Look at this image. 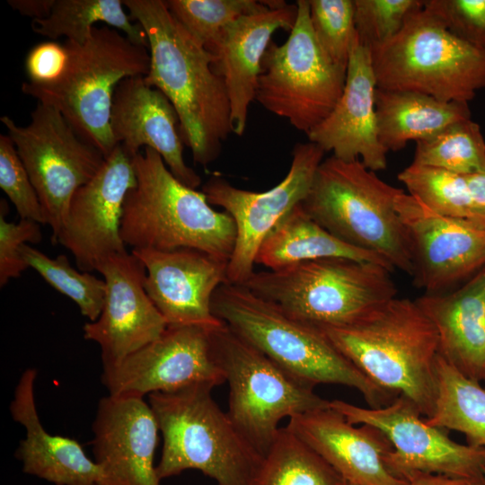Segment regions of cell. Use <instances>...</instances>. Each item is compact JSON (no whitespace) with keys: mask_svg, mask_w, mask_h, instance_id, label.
Returning <instances> with one entry per match:
<instances>
[{"mask_svg":"<svg viewBox=\"0 0 485 485\" xmlns=\"http://www.w3.org/2000/svg\"><path fill=\"white\" fill-rule=\"evenodd\" d=\"M403 191L381 180L360 160L331 155L320 163L301 205L336 238L411 276L410 240L395 208V199Z\"/></svg>","mask_w":485,"mask_h":485,"instance_id":"obj_6","label":"cell"},{"mask_svg":"<svg viewBox=\"0 0 485 485\" xmlns=\"http://www.w3.org/2000/svg\"><path fill=\"white\" fill-rule=\"evenodd\" d=\"M287 428L355 485H409L387 458L392 445L378 428L357 427L330 406L289 419Z\"/></svg>","mask_w":485,"mask_h":485,"instance_id":"obj_22","label":"cell"},{"mask_svg":"<svg viewBox=\"0 0 485 485\" xmlns=\"http://www.w3.org/2000/svg\"><path fill=\"white\" fill-rule=\"evenodd\" d=\"M311 26L321 48L347 68L357 37L354 0H308Z\"/></svg>","mask_w":485,"mask_h":485,"instance_id":"obj_36","label":"cell"},{"mask_svg":"<svg viewBox=\"0 0 485 485\" xmlns=\"http://www.w3.org/2000/svg\"><path fill=\"white\" fill-rule=\"evenodd\" d=\"M287 40L271 41L262 59L255 101L306 135L331 112L345 86L347 68L333 63L316 40L308 0L296 1Z\"/></svg>","mask_w":485,"mask_h":485,"instance_id":"obj_11","label":"cell"},{"mask_svg":"<svg viewBox=\"0 0 485 485\" xmlns=\"http://www.w3.org/2000/svg\"><path fill=\"white\" fill-rule=\"evenodd\" d=\"M415 301L437 331L438 354L467 377L485 382V269L454 290Z\"/></svg>","mask_w":485,"mask_h":485,"instance_id":"obj_26","label":"cell"},{"mask_svg":"<svg viewBox=\"0 0 485 485\" xmlns=\"http://www.w3.org/2000/svg\"><path fill=\"white\" fill-rule=\"evenodd\" d=\"M211 308L239 337L309 386L329 384L353 388L369 408L384 407L398 396L361 373L319 328L292 318L243 285L227 282L220 286Z\"/></svg>","mask_w":485,"mask_h":485,"instance_id":"obj_3","label":"cell"},{"mask_svg":"<svg viewBox=\"0 0 485 485\" xmlns=\"http://www.w3.org/2000/svg\"><path fill=\"white\" fill-rule=\"evenodd\" d=\"M7 201L0 200V287L10 279L20 278L29 266L23 260L21 250L28 243H39L42 240L40 224L28 219L18 223L8 222Z\"/></svg>","mask_w":485,"mask_h":485,"instance_id":"obj_40","label":"cell"},{"mask_svg":"<svg viewBox=\"0 0 485 485\" xmlns=\"http://www.w3.org/2000/svg\"><path fill=\"white\" fill-rule=\"evenodd\" d=\"M167 7L181 26L207 50L221 31L244 15L269 9L255 0H167Z\"/></svg>","mask_w":485,"mask_h":485,"instance_id":"obj_35","label":"cell"},{"mask_svg":"<svg viewBox=\"0 0 485 485\" xmlns=\"http://www.w3.org/2000/svg\"><path fill=\"white\" fill-rule=\"evenodd\" d=\"M212 330L167 326L154 341L119 364L103 368L101 382L109 394L138 397L198 384L218 386L225 377L214 357Z\"/></svg>","mask_w":485,"mask_h":485,"instance_id":"obj_15","label":"cell"},{"mask_svg":"<svg viewBox=\"0 0 485 485\" xmlns=\"http://www.w3.org/2000/svg\"><path fill=\"white\" fill-rule=\"evenodd\" d=\"M341 257L393 269L378 255L350 246L312 219L301 204L288 212L260 243L255 264L277 270L300 262Z\"/></svg>","mask_w":485,"mask_h":485,"instance_id":"obj_28","label":"cell"},{"mask_svg":"<svg viewBox=\"0 0 485 485\" xmlns=\"http://www.w3.org/2000/svg\"><path fill=\"white\" fill-rule=\"evenodd\" d=\"M412 163L467 176L485 173V139L472 119L458 121L416 142Z\"/></svg>","mask_w":485,"mask_h":485,"instance_id":"obj_33","label":"cell"},{"mask_svg":"<svg viewBox=\"0 0 485 485\" xmlns=\"http://www.w3.org/2000/svg\"><path fill=\"white\" fill-rule=\"evenodd\" d=\"M398 180L410 195L435 213L484 229L465 176L411 163L398 174Z\"/></svg>","mask_w":485,"mask_h":485,"instance_id":"obj_32","label":"cell"},{"mask_svg":"<svg viewBox=\"0 0 485 485\" xmlns=\"http://www.w3.org/2000/svg\"><path fill=\"white\" fill-rule=\"evenodd\" d=\"M484 483H485V472H484Z\"/></svg>","mask_w":485,"mask_h":485,"instance_id":"obj_46","label":"cell"},{"mask_svg":"<svg viewBox=\"0 0 485 485\" xmlns=\"http://www.w3.org/2000/svg\"><path fill=\"white\" fill-rule=\"evenodd\" d=\"M159 431L144 397L108 394L100 400L92 445L106 485H161L154 463Z\"/></svg>","mask_w":485,"mask_h":485,"instance_id":"obj_20","label":"cell"},{"mask_svg":"<svg viewBox=\"0 0 485 485\" xmlns=\"http://www.w3.org/2000/svg\"><path fill=\"white\" fill-rule=\"evenodd\" d=\"M375 110L381 145L403 149L409 141L428 138L450 125L471 119L467 102L442 101L429 95L376 88Z\"/></svg>","mask_w":485,"mask_h":485,"instance_id":"obj_27","label":"cell"},{"mask_svg":"<svg viewBox=\"0 0 485 485\" xmlns=\"http://www.w3.org/2000/svg\"><path fill=\"white\" fill-rule=\"evenodd\" d=\"M320 454L291 432L280 428L268 454L258 485H347Z\"/></svg>","mask_w":485,"mask_h":485,"instance_id":"obj_31","label":"cell"},{"mask_svg":"<svg viewBox=\"0 0 485 485\" xmlns=\"http://www.w3.org/2000/svg\"><path fill=\"white\" fill-rule=\"evenodd\" d=\"M110 129L117 145L130 156L141 147L152 148L181 183L192 189L201 185L200 176L184 160L174 107L160 90L147 85L144 76L126 78L116 87Z\"/></svg>","mask_w":485,"mask_h":485,"instance_id":"obj_23","label":"cell"},{"mask_svg":"<svg viewBox=\"0 0 485 485\" xmlns=\"http://www.w3.org/2000/svg\"><path fill=\"white\" fill-rule=\"evenodd\" d=\"M324 153L310 141L296 144L287 175L265 191L239 189L216 174L202 185L208 203L222 207L235 225V244L227 266L229 283L242 285L253 274L260 243L288 212L302 203Z\"/></svg>","mask_w":485,"mask_h":485,"instance_id":"obj_14","label":"cell"},{"mask_svg":"<svg viewBox=\"0 0 485 485\" xmlns=\"http://www.w3.org/2000/svg\"><path fill=\"white\" fill-rule=\"evenodd\" d=\"M7 3L13 10L34 20L48 17L56 0H8Z\"/></svg>","mask_w":485,"mask_h":485,"instance_id":"obj_42","label":"cell"},{"mask_svg":"<svg viewBox=\"0 0 485 485\" xmlns=\"http://www.w3.org/2000/svg\"><path fill=\"white\" fill-rule=\"evenodd\" d=\"M120 0H56L50 14L31 20V30L48 40L66 37L84 44L97 22H104L125 34L131 41L148 48L143 27L133 22Z\"/></svg>","mask_w":485,"mask_h":485,"instance_id":"obj_30","label":"cell"},{"mask_svg":"<svg viewBox=\"0 0 485 485\" xmlns=\"http://www.w3.org/2000/svg\"><path fill=\"white\" fill-rule=\"evenodd\" d=\"M0 187L20 219L47 224L44 209L15 146L3 134L0 135Z\"/></svg>","mask_w":485,"mask_h":485,"instance_id":"obj_38","label":"cell"},{"mask_svg":"<svg viewBox=\"0 0 485 485\" xmlns=\"http://www.w3.org/2000/svg\"><path fill=\"white\" fill-rule=\"evenodd\" d=\"M136 185L133 157L118 145L74 194L54 243L72 253L79 270L93 272L103 260L128 251L121 219L127 194Z\"/></svg>","mask_w":485,"mask_h":485,"instance_id":"obj_17","label":"cell"},{"mask_svg":"<svg viewBox=\"0 0 485 485\" xmlns=\"http://www.w3.org/2000/svg\"><path fill=\"white\" fill-rule=\"evenodd\" d=\"M347 485H355V484L348 483Z\"/></svg>","mask_w":485,"mask_h":485,"instance_id":"obj_45","label":"cell"},{"mask_svg":"<svg viewBox=\"0 0 485 485\" xmlns=\"http://www.w3.org/2000/svg\"><path fill=\"white\" fill-rule=\"evenodd\" d=\"M67 66L47 85L24 82L22 92L57 109L75 132L107 158L118 146L110 129L113 95L124 79L146 76L150 52L108 25L94 27L84 44L66 40Z\"/></svg>","mask_w":485,"mask_h":485,"instance_id":"obj_7","label":"cell"},{"mask_svg":"<svg viewBox=\"0 0 485 485\" xmlns=\"http://www.w3.org/2000/svg\"><path fill=\"white\" fill-rule=\"evenodd\" d=\"M213 388L198 384L148 395L163 440L157 476L198 470L218 485H258L264 457L218 407Z\"/></svg>","mask_w":485,"mask_h":485,"instance_id":"obj_5","label":"cell"},{"mask_svg":"<svg viewBox=\"0 0 485 485\" xmlns=\"http://www.w3.org/2000/svg\"><path fill=\"white\" fill-rule=\"evenodd\" d=\"M395 208L410 240L414 285L425 294L454 290L485 269V229L440 216L405 190Z\"/></svg>","mask_w":485,"mask_h":485,"instance_id":"obj_16","label":"cell"},{"mask_svg":"<svg viewBox=\"0 0 485 485\" xmlns=\"http://www.w3.org/2000/svg\"><path fill=\"white\" fill-rule=\"evenodd\" d=\"M21 254L29 268H32L50 287L75 302L82 315L89 322L100 316L106 295L103 278L91 272L74 269L64 254L52 259L29 244Z\"/></svg>","mask_w":485,"mask_h":485,"instance_id":"obj_34","label":"cell"},{"mask_svg":"<svg viewBox=\"0 0 485 485\" xmlns=\"http://www.w3.org/2000/svg\"><path fill=\"white\" fill-rule=\"evenodd\" d=\"M476 213L485 229V173L465 176Z\"/></svg>","mask_w":485,"mask_h":485,"instance_id":"obj_44","label":"cell"},{"mask_svg":"<svg viewBox=\"0 0 485 485\" xmlns=\"http://www.w3.org/2000/svg\"><path fill=\"white\" fill-rule=\"evenodd\" d=\"M376 88L370 49L357 34L343 93L326 119L307 134L309 141L339 159L360 160L373 172L385 170L388 152L378 138Z\"/></svg>","mask_w":485,"mask_h":485,"instance_id":"obj_21","label":"cell"},{"mask_svg":"<svg viewBox=\"0 0 485 485\" xmlns=\"http://www.w3.org/2000/svg\"><path fill=\"white\" fill-rule=\"evenodd\" d=\"M330 407L351 424L381 430L393 447L388 465L405 480L415 473H431L484 481L485 448L454 441L444 428L422 419L403 395L381 408H363L338 399L330 401Z\"/></svg>","mask_w":485,"mask_h":485,"instance_id":"obj_13","label":"cell"},{"mask_svg":"<svg viewBox=\"0 0 485 485\" xmlns=\"http://www.w3.org/2000/svg\"><path fill=\"white\" fill-rule=\"evenodd\" d=\"M296 15V4H288L244 15L229 23L207 49L215 57V72L225 84L234 134L241 137L246 128L262 59L273 34L278 30L290 31Z\"/></svg>","mask_w":485,"mask_h":485,"instance_id":"obj_24","label":"cell"},{"mask_svg":"<svg viewBox=\"0 0 485 485\" xmlns=\"http://www.w3.org/2000/svg\"><path fill=\"white\" fill-rule=\"evenodd\" d=\"M106 285L98 319L84 325V338L101 348L102 367L114 366L157 340L167 323L145 288L146 270L132 252L103 260L96 268Z\"/></svg>","mask_w":485,"mask_h":485,"instance_id":"obj_18","label":"cell"},{"mask_svg":"<svg viewBox=\"0 0 485 485\" xmlns=\"http://www.w3.org/2000/svg\"><path fill=\"white\" fill-rule=\"evenodd\" d=\"M130 19L146 31L150 67L147 85L160 90L179 118L182 142L195 163L207 166L232 132L230 101L215 57L173 17L163 0H124Z\"/></svg>","mask_w":485,"mask_h":485,"instance_id":"obj_1","label":"cell"},{"mask_svg":"<svg viewBox=\"0 0 485 485\" xmlns=\"http://www.w3.org/2000/svg\"><path fill=\"white\" fill-rule=\"evenodd\" d=\"M146 270L145 288L167 326L224 324L211 308L216 290L228 282V262L204 251L132 249Z\"/></svg>","mask_w":485,"mask_h":485,"instance_id":"obj_19","label":"cell"},{"mask_svg":"<svg viewBox=\"0 0 485 485\" xmlns=\"http://www.w3.org/2000/svg\"><path fill=\"white\" fill-rule=\"evenodd\" d=\"M355 27L359 42L369 49L395 37L424 0H354Z\"/></svg>","mask_w":485,"mask_h":485,"instance_id":"obj_37","label":"cell"},{"mask_svg":"<svg viewBox=\"0 0 485 485\" xmlns=\"http://www.w3.org/2000/svg\"><path fill=\"white\" fill-rule=\"evenodd\" d=\"M423 8L454 36L485 49V0H424Z\"/></svg>","mask_w":485,"mask_h":485,"instance_id":"obj_39","label":"cell"},{"mask_svg":"<svg viewBox=\"0 0 485 485\" xmlns=\"http://www.w3.org/2000/svg\"><path fill=\"white\" fill-rule=\"evenodd\" d=\"M0 120L38 194L54 243L74 194L98 172L105 157L49 105L38 102L26 126L8 116Z\"/></svg>","mask_w":485,"mask_h":485,"instance_id":"obj_12","label":"cell"},{"mask_svg":"<svg viewBox=\"0 0 485 485\" xmlns=\"http://www.w3.org/2000/svg\"><path fill=\"white\" fill-rule=\"evenodd\" d=\"M211 342L229 384L227 415L263 457L282 419L330 406L313 387L288 375L225 323L211 331Z\"/></svg>","mask_w":485,"mask_h":485,"instance_id":"obj_10","label":"cell"},{"mask_svg":"<svg viewBox=\"0 0 485 485\" xmlns=\"http://www.w3.org/2000/svg\"><path fill=\"white\" fill-rule=\"evenodd\" d=\"M370 52L378 88L467 103L485 88V49L454 36L423 7Z\"/></svg>","mask_w":485,"mask_h":485,"instance_id":"obj_9","label":"cell"},{"mask_svg":"<svg viewBox=\"0 0 485 485\" xmlns=\"http://www.w3.org/2000/svg\"><path fill=\"white\" fill-rule=\"evenodd\" d=\"M319 329L372 382L431 416L438 335L415 299L393 297L351 324Z\"/></svg>","mask_w":485,"mask_h":485,"instance_id":"obj_2","label":"cell"},{"mask_svg":"<svg viewBox=\"0 0 485 485\" xmlns=\"http://www.w3.org/2000/svg\"><path fill=\"white\" fill-rule=\"evenodd\" d=\"M407 481L409 485H485L484 481L431 473H415L410 475Z\"/></svg>","mask_w":485,"mask_h":485,"instance_id":"obj_43","label":"cell"},{"mask_svg":"<svg viewBox=\"0 0 485 485\" xmlns=\"http://www.w3.org/2000/svg\"><path fill=\"white\" fill-rule=\"evenodd\" d=\"M69 58L66 44L55 40L43 41L28 52L24 68L30 83L38 85L50 84L65 72Z\"/></svg>","mask_w":485,"mask_h":485,"instance_id":"obj_41","label":"cell"},{"mask_svg":"<svg viewBox=\"0 0 485 485\" xmlns=\"http://www.w3.org/2000/svg\"><path fill=\"white\" fill-rule=\"evenodd\" d=\"M392 272L378 263L332 257L254 271L242 285L295 320L340 327L396 297Z\"/></svg>","mask_w":485,"mask_h":485,"instance_id":"obj_8","label":"cell"},{"mask_svg":"<svg viewBox=\"0 0 485 485\" xmlns=\"http://www.w3.org/2000/svg\"><path fill=\"white\" fill-rule=\"evenodd\" d=\"M434 411L425 418L432 426L463 433L470 445L485 448V388L445 361L436 360Z\"/></svg>","mask_w":485,"mask_h":485,"instance_id":"obj_29","label":"cell"},{"mask_svg":"<svg viewBox=\"0 0 485 485\" xmlns=\"http://www.w3.org/2000/svg\"><path fill=\"white\" fill-rule=\"evenodd\" d=\"M36 376L34 368L22 373L10 405L13 419L25 429L15 451L23 472L55 485H106L101 467L77 440L44 428L35 402Z\"/></svg>","mask_w":485,"mask_h":485,"instance_id":"obj_25","label":"cell"},{"mask_svg":"<svg viewBox=\"0 0 485 485\" xmlns=\"http://www.w3.org/2000/svg\"><path fill=\"white\" fill-rule=\"evenodd\" d=\"M137 185L126 197L120 234L132 249H195L229 261L236 239L233 218L217 211L202 191L170 172L162 156L145 147L133 157Z\"/></svg>","mask_w":485,"mask_h":485,"instance_id":"obj_4","label":"cell"}]
</instances>
